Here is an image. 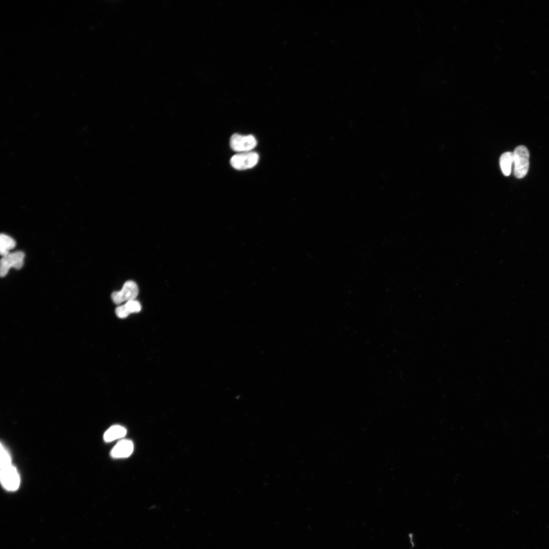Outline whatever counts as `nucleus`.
<instances>
[{"label": "nucleus", "instance_id": "6", "mask_svg": "<svg viewBox=\"0 0 549 549\" xmlns=\"http://www.w3.org/2000/svg\"><path fill=\"white\" fill-rule=\"evenodd\" d=\"M230 145L232 149L237 152H248L251 151L257 145V141L252 135H242L234 134L230 139Z\"/></svg>", "mask_w": 549, "mask_h": 549}, {"label": "nucleus", "instance_id": "10", "mask_svg": "<svg viewBox=\"0 0 549 549\" xmlns=\"http://www.w3.org/2000/svg\"><path fill=\"white\" fill-rule=\"evenodd\" d=\"M513 162V153L507 152L501 156L500 165L501 171L505 176H509L510 174Z\"/></svg>", "mask_w": 549, "mask_h": 549}, {"label": "nucleus", "instance_id": "4", "mask_svg": "<svg viewBox=\"0 0 549 549\" xmlns=\"http://www.w3.org/2000/svg\"><path fill=\"white\" fill-rule=\"evenodd\" d=\"M138 292L137 284L133 281H128L124 283L121 290L113 292L111 298L115 304L119 305L124 302L135 300Z\"/></svg>", "mask_w": 549, "mask_h": 549}, {"label": "nucleus", "instance_id": "12", "mask_svg": "<svg viewBox=\"0 0 549 549\" xmlns=\"http://www.w3.org/2000/svg\"><path fill=\"white\" fill-rule=\"evenodd\" d=\"M125 305L130 313H138L141 309L140 303L135 300L128 301Z\"/></svg>", "mask_w": 549, "mask_h": 549}, {"label": "nucleus", "instance_id": "11", "mask_svg": "<svg viewBox=\"0 0 549 549\" xmlns=\"http://www.w3.org/2000/svg\"><path fill=\"white\" fill-rule=\"evenodd\" d=\"M12 464L11 456L6 449L2 444L1 446V461H0V467H5Z\"/></svg>", "mask_w": 549, "mask_h": 549}, {"label": "nucleus", "instance_id": "13", "mask_svg": "<svg viewBox=\"0 0 549 549\" xmlns=\"http://www.w3.org/2000/svg\"><path fill=\"white\" fill-rule=\"evenodd\" d=\"M116 314L119 318H125L127 317L131 313L128 310L125 305H123L118 306L116 309Z\"/></svg>", "mask_w": 549, "mask_h": 549}, {"label": "nucleus", "instance_id": "2", "mask_svg": "<svg viewBox=\"0 0 549 549\" xmlns=\"http://www.w3.org/2000/svg\"><path fill=\"white\" fill-rule=\"evenodd\" d=\"M25 253L22 251L10 252L3 257L0 262V275L6 277L12 268L19 270L24 265Z\"/></svg>", "mask_w": 549, "mask_h": 549}, {"label": "nucleus", "instance_id": "3", "mask_svg": "<svg viewBox=\"0 0 549 549\" xmlns=\"http://www.w3.org/2000/svg\"><path fill=\"white\" fill-rule=\"evenodd\" d=\"M0 479L4 487L8 491H15L20 485V477L16 467L12 464L1 467Z\"/></svg>", "mask_w": 549, "mask_h": 549}, {"label": "nucleus", "instance_id": "8", "mask_svg": "<svg viewBox=\"0 0 549 549\" xmlns=\"http://www.w3.org/2000/svg\"><path fill=\"white\" fill-rule=\"evenodd\" d=\"M127 433V430L123 427L115 425L108 429L104 434V440L106 442H112L124 437Z\"/></svg>", "mask_w": 549, "mask_h": 549}, {"label": "nucleus", "instance_id": "9", "mask_svg": "<svg viewBox=\"0 0 549 549\" xmlns=\"http://www.w3.org/2000/svg\"><path fill=\"white\" fill-rule=\"evenodd\" d=\"M16 246V242L11 237L5 234L0 236V253L3 257L10 253Z\"/></svg>", "mask_w": 549, "mask_h": 549}, {"label": "nucleus", "instance_id": "7", "mask_svg": "<svg viewBox=\"0 0 549 549\" xmlns=\"http://www.w3.org/2000/svg\"><path fill=\"white\" fill-rule=\"evenodd\" d=\"M134 446L130 440L120 441L111 451V456L114 458H125L129 457L133 452Z\"/></svg>", "mask_w": 549, "mask_h": 549}, {"label": "nucleus", "instance_id": "1", "mask_svg": "<svg viewBox=\"0 0 549 549\" xmlns=\"http://www.w3.org/2000/svg\"><path fill=\"white\" fill-rule=\"evenodd\" d=\"M513 164L514 174L518 178H522L527 174L529 166V152L524 145H519L514 150Z\"/></svg>", "mask_w": 549, "mask_h": 549}, {"label": "nucleus", "instance_id": "5", "mask_svg": "<svg viewBox=\"0 0 549 549\" xmlns=\"http://www.w3.org/2000/svg\"><path fill=\"white\" fill-rule=\"evenodd\" d=\"M259 160V156L255 152H244L237 154L231 159L232 166L237 170H246L255 166Z\"/></svg>", "mask_w": 549, "mask_h": 549}]
</instances>
